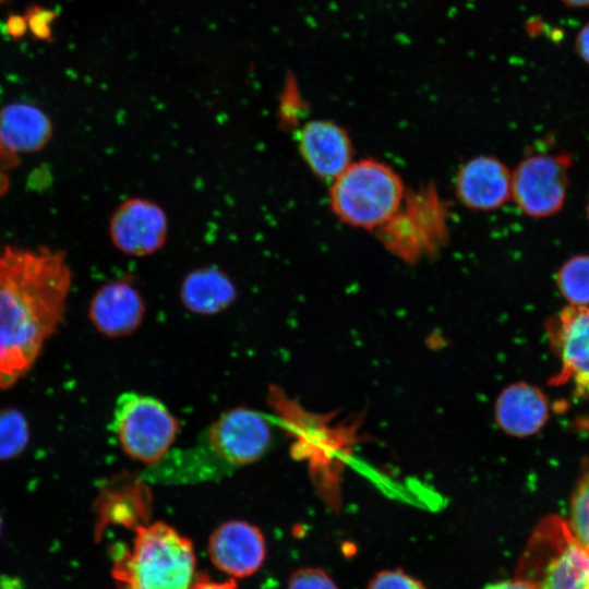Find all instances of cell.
<instances>
[{"mask_svg": "<svg viewBox=\"0 0 589 589\" xmlns=\"http://www.w3.org/2000/svg\"><path fill=\"white\" fill-rule=\"evenodd\" d=\"M300 156L317 178L334 180L353 159V144L347 130L325 119L310 120L297 132Z\"/></svg>", "mask_w": 589, "mask_h": 589, "instance_id": "11", "label": "cell"}, {"mask_svg": "<svg viewBox=\"0 0 589 589\" xmlns=\"http://www.w3.org/2000/svg\"><path fill=\"white\" fill-rule=\"evenodd\" d=\"M287 589H339L321 568L303 567L291 574Z\"/></svg>", "mask_w": 589, "mask_h": 589, "instance_id": "21", "label": "cell"}, {"mask_svg": "<svg viewBox=\"0 0 589 589\" xmlns=\"http://www.w3.org/2000/svg\"><path fill=\"white\" fill-rule=\"evenodd\" d=\"M272 440L268 421L257 411L237 407L225 411L208 430V445L218 459L230 466L256 461Z\"/></svg>", "mask_w": 589, "mask_h": 589, "instance_id": "10", "label": "cell"}, {"mask_svg": "<svg viewBox=\"0 0 589 589\" xmlns=\"http://www.w3.org/2000/svg\"><path fill=\"white\" fill-rule=\"evenodd\" d=\"M194 548L166 522L136 526L130 549L113 560L118 589H191L196 575Z\"/></svg>", "mask_w": 589, "mask_h": 589, "instance_id": "2", "label": "cell"}, {"mask_svg": "<svg viewBox=\"0 0 589 589\" xmlns=\"http://www.w3.org/2000/svg\"><path fill=\"white\" fill-rule=\"evenodd\" d=\"M28 438L26 417L17 409H0V461L13 459L22 454Z\"/></svg>", "mask_w": 589, "mask_h": 589, "instance_id": "19", "label": "cell"}, {"mask_svg": "<svg viewBox=\"0 0 589 589\" xmlns=\"http://www.w3.org/2000/svg\"><path fill=\"white\" fill-rule=\"evenodd\" d=\"M26 21L20 16H11L8 28L11 35L21 36L26 29Z\"/></svg>", "mask_w": 589, "mask_h": 589, "instance_id": "27", "label": "cell"}, {"mask_svg": "<svg viewBox=\"0 0 589 589\" xmlns=\"http://www.w3.org/2000/svg\"><path fill=\"white\" fill-rule=\"evenodd\" d=\"M179 296L190 312L214 315L235 302L237 287L227 272L215 265H206L191 269L184 275Z\"/></svg>", "mask_w": 589, "mask_h": 589, "instance_id": "17", "label": "cell"}, {"mask_svg": "<svg viewBox=\"0 0 589 589\" xmlns=\"http://www.w3.org/2000/svg\"><path fill=\"white\" fill-rule=\"evenodd\" d=\"M483 589H536L529 582L516 578L515 580H500L488 584Z\"/></svg>", "mask_w": 589, "mask_h": 589, "instance_id": "26", "label": "cell"}, {"mask_svg": "<svg viewBox=\"0 0 589 589\" xmlns=\"http://www.w3.org/2000/svg\"><path fill=\"white\" fill-rule=\"evenodd\" d=\"M545 326L561 363L555 383H570L577 395L589 397V305H567Z\"/></svg>", "mask_w": 589, "mask_h": 589, "instance_id": "9", "label": "cell"}, {"mask_svg": "<svg viewBox=\"0 0 589 589\" xmlns=\"http://www.w3.org/2000/svg\"><path fill=\"white\" fill-rule=\"evenodd\" d=\"M207 551L218 569L231 577L242 578L261 567L266 543L256 526L244 520H229L212 532Z\"/></svg>", "mask_w": 589, "mask_h": 589, "instance_id": "13", "label": "cell"}, {"mask_svg": "<svg viewBox=\"0 0 589 589\" xmlns=\"http://www.w3.org/2000/svg\"><path fill=\"white\" fill-rule=\"evenodd\" d=\"M454 188L465 207L477 212L496 211L510 200L512 170L495 156H476L459 168Z\"/></svg>", "mask_w": 589, "mask_h": 589, "instance_id": "12", "label": "cell"}, {"mask_svg": "<svg viewBox=\"0 0 589 589\" xmlns=\"http://www.w3.org/2000/svg\"><path fill=\"white\" fill-rule=\"evenodd\" d=\"M146 312L144 298L129 279H113L100 286L88 305V318L105 336L122 337L135 332Z\"/></svg>", "mask_w": 589, "mask_h": 589, "instance_id": "14", "label": "cell"}, {"mask_svg": "<svg viewBox=\"0 0 589 589\" xmlns=\"http://www.w3.org/2000/svg\"><path fill=\"white\" fill-rule=\"evenodd\" d=\"M573 157L565 151L531 154L512 171V196L530 218L551 217L564 207L570 187Z\"/></svg>", "mask_w": 589, "mask_h": 589, "instance_id": "7", "label": "cell"}, {"mask_svg": "<svg viewBox=\"0 0 589 589\" xmlns=\"http://www.w3.org/2000/svg\"><path fill=\"white\" fill-rule=\"evenodd\" d=\"M495 421L506 434L526 437L536 434L549 419L544 394L528 383H514L498 395L494 408Z\"/></svg>", "mask_w": 589, "mask_h": 589, "instance_id": "16", "label": "cell"}, {"mask_svg": "<svg viewBox=\"0 0 589 589\" xmlns=\"http://www.w3.org/2000/svg\"><path fill=\"white\" fill-rule=\"evenodd\" d=\"M191 589H237V582L233 578L216 581L206 576H196Z\"/></svg>", "mask_w": 589, "mask_h": 589, "instance_id": "24", "label": "cell"}, {"mask_svg": "<svg viewBox=\"0 0 589 589\" xmlns=\"http://www.w3.org/2000/svg\"><path fill=\"white\" fill-rule=\"evenodd\" d=\"M169 219L164 207L154 200L133 196L112 212L108 233L112 245L133 257L149 256L166 243Z\"/></svg>", "mask_w": 589, "mask_h": 589, "instance_id": "8", "label": "cell"}, {"mask_svg": "<svg viewBox=\"0 0 589 589\" xmlns=\"http://www.w3.org/2000/svg\"><path fill=\"white\" fill-rule=\"evenodd\" d=\"M406 193L402 179L389 165L363 158L330 181L328 201L341 223L375 231L396 213Z\"/></svg>", "mask_w": 589, "mask_h": 589, "instance_id": "3", "label": "cell"}, {"mask_svg": "<svg viewBox=\"0 0 589 589\" xmlns=\"http://www.w3.org/2000/svg\"><path fill=\"white\" fill-rule=\"evenodd\" d=\"M112 430L128 456L151 465L168 452L179 424L160 400L129 392L120 395L116 402Z\"/></svg>", "mask_w": 589, "mask_h": 589, "instance_id": "6", "label": "cell"}, {"mask_svg": "<svg viewBox=\"0 0 589 589\" xmlns=\"http://www.w3.org/2000/svg\"><path fill=\"white\" fill-rule=\"evenodd\" d=\"M586 216H587V219L589 221V196H588L587 204H586Z\"/></svg>", "mask_w": 589, "mask_h": 589, "instance_id": "29", "label": "cell"}, {"mask_svg": "<svg viewBox=\"0 0 589 589\" xmlns=\"http://www.w3.org/2000/svg\"><path fill=\"white\" fill-rule=\"evenodd\" d=\"M72 281L62 250L0 249V389L11 388L32 369L63 320Z\"/></svg>", "mask_w": 589, "mask_h": 589, "instance_id": "1", "label": "cell"}, {"mask_svg": "<svg viewBox=\"0 0 589 589\" xmlns=\"http://www.w3.org/2000/svg\"><path fill=\"white\" fill-rule=\"evenodd\" d=\"M567 524L576 540L589 551V470L573 494Z\"/></svg>", "mask_w": 589, "mask_h": 589, "instance_id": "20", "label": "cell"}, {"mask_svg": "<svg viewBox=\"0 0 589 589\" xmlns=\"http://www.w3.org/2000/svg\"><path fill=\"white\" fill-rule=\"evenodd\" d=\"M517 578L536 589H589V551L576 540L567 520L548 516L532 531Z\"/></svg>", "mask_w": 589, "mask_h": 589, "instance_id": "5", "label": "cell"}, {"mask_svg": "<svg viewBox=\"0 0 589 589\" xmlns=\"http://www.w3.org/2000/svg\"><path fill=\"white\" fill-rule=\"evenodd\" d=\"M383 247L407 264L434 256L449 238V209L433 183L407 191L396 213L374 231Z\"/></svg>", "mask_w": 589, "mask_h": 589, "instance_id": "4", "label": "cell"}, {"mask_svg": "<svg viewBox=\"0 0 589 589\" xmlns=\"http://www.w3.org/2000/svg\"><path fill=\"white\" fill-rule=\"evenodd\" d=\"M0 534H1V519H0Z\"/></svg>", "mask_w": 589, "mask_h": 589, "instance_id": "30", "label": "cell"}, {"mask_svg": "<svg viewBox=\"0 0 589 589\" xmlns=\"http://www.w3.org/2000/svg\"><path fill=\"white\" fill-rule=\"evenodd\" d=\"M366 589H426L417 578L402 569H385L377 573Z\"/></svg>", "mask_w": 589, "mask_h": 589, "instance_id": "22", "label": "cell"}, {"mask_svg": "<svg viewBox=\"0 0 589 589\" xmlns=\"http://www.w3.org/2000/svg\"><path fill=\"white\" fill-rule=\"evenodd\" d=\"M575 50L577 55L589 64V22L577 33L575 38Z\"/></svg>", "mask_w": 589, "mask_h": 589, "instance_id": "25", "label": "cell"}, {"mask_svg": "<svg viewBox=\"0 0 589 589\" xmlns=\"http://www.w3.org/2000/svg\"><path fill=\"white\" fill-rule=\"evenodd\" d=\"M555 285L568 305H589V253L565 260L555 273Z\"/></svg>", "mask_w": 589, "mask_h": 589, "instance_id": "18", "label": "cell"}, {"mask_svg": "<svg viewBox=\"0 0 589 589\" xmlns=\"http://www.w3.org/2000/svg\"><path fill=\"white\" fill-rule=\"evenodd\" d=\"M53 13L47 9L33 7L26 14V24L32 33L41 39H47L51 35V23Z\"/></svg>", "mask_w": 589, "mask_h": 589, "instance_id": "23", "label": "cell"}, {"mask_svg": "<svg viewBox=\"0 0 589 589\" xmlns=\"http://www.w3.org/2000/svg\"><path fill=\"white\" fill-rule=\"evenodd\" d=\"M53 127L38 107L14 103L0 109V169L17 166L22 154L37 153L50 142Z\"/></svg>", "mask_w": 589, "mask_h": 589, "instance_id": "15", "label": "cell"}, {"mask_svg": "<svg viewBox=\"0 0 589 589\" xmlns=\"http://www.w3.org/2000/svg\"><path fill=\"white\" fill-rule=\"evenodd\" d=\"M566 7L569 8H586L589 7V0H561Z\"/></svg>", "mask_w": 589, "mask_h": 589, "instance_id": "28", "label": "cell"}, {"mask_svg": "<svg viewBox=\"0 0 589 589\" xmlns=\"http://www.w3.org/2000/svg\"><path fill=\"white\" fill-rule=\"evenodd\" d=\"M4 1H7V0H0V3L4 2Z\"/></svg>", "mask_w": 589, "mask_h": 589, "instance_id": "31", "label": "cell"}]
</instances>
